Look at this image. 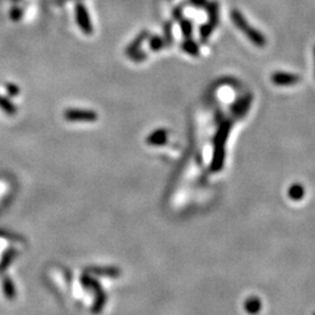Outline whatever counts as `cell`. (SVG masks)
I'll return each mask as SVG.
<instances>
[{"label": "cell", "mask_w": 315, "mask_h": 315, "mask_svg": "<svg viewBox=\"0 0 315 315\" xmlns=\"http://www.w3.org/2000/svg\"><path fill=\"white\" fill-rule=\"evenodd\" d=\"M231 20L234 22V25L241 31L243 34L247 36L249 40L252 42L254 46L257 47H265L266 46V38L265 35H263L258 29L253 28L250 26V23L248 22V20L245 19L243 14L241 13L238 10L231 11Z\"/></svg>", "instance_id": "cell-1"}, {"label": "cell", "mask_w": 315, "mask_h": 315, "mask_svg": "<svg viewBox=\"0 0 315 315\" xmlns=\"http://www.w3.org/2000/svg\"><path fill=\"white\" fill-rule=\"evenodd\" d=\"M75 17H76V22L81 31L86 35H91L93 33L91 18L89 16L88 8L82 2H78L75 6Z\"/></svg>", "instance_id": "cell-2"}, {"label": "cell", "mask_w": 315, "mask_h": 315, "mask_svg": "<svg viewBox=\"0 0 315 315\" xmlns=\"http://www.w3.org/2000/svg\"><path fill=\"white\" fill-rule=\"evenodd\" d=\"M65 119L69 122H96L98 114L91 110H82V109H68L63 113Z\"/></svg>", "instance_id": "cell-3"}, {"label": "cell", "mask_w": 315, "mask_h": 315, "mask_svg": "<svg viewBox=\"0 0 315 315\" xmlns=\"http://www.w3.org/2000/svg\"><path fill=\"white\" fill-rule=\"evenodd\" d=\"M272 83L275 86L285 87V86H294L300 82V76L295 74H290V72L277 71L271 75Z\"/></svg>", "instance_id": "cell-4"}, {"label": "cell", "mask_w": 315, "mask_h": 315, "mask_svg": "<svg viewBox=\"0 0 315 315\" xmlns=\"http://www.w3.org/2000/svg\"><path fill=\"white\" fill-rule=\"evenodd\" d=\"M251 101H252V99H251V96H244L242 97L239 101L236 102L231 108V110L234 112L235 116L242 117L244 113H247V111L249 110L250 108Z\"/></svg>", "instance_id": "cell-5"}, {"label": "cell", "mask_w": 315, "mask_h": 315, "mask_svg": "<svg viewBox=\"0 0 315 315\" xmlns=\"http://www.w3.org/2000/svg\"><path fill=\"white\" fill-rule=\"evenodd\" d=\"M147 36H148V32L147 31L140 32V34H139L137 38H135V40L131 42V45H130V46L126 48V54H127V55L131 57L133 54L137 53L138 50H140V46L142 45V42L146 40Z\"/></svg>", "instance_id": "cell-6"}, {"label": "cell", "mask_w": 315, "mask_h": 315, "mask_svg": "<svg viewBox=\"0 0 315 315\" xmlns=\"http://www.w3.org/2000/svg\"><path fill=\"white\" fill-rule=\"evenodd\" d=\"M208 13H209V23L215 25L217 23V20H219V4L216 2H211V4H208Z\"/></svg>", "instance_id": "cell-7"}, {"label": "cell", "mask_w": 315, "mask_h": 315, "mask_svg": "<svg viewBox=\"0 0 315 315\" xmlns=\"http://www.w3.org/2000/svg\"><path fill=\"white\" fill-rule=\"evenodd\" d=\"M182 47H183L184 51H186V53L190 54V55L198 56L200 54V48H199L198 45H196L195 42L192 41V40H188V39H187V40L184 41V44H183Z\"/></svg>", "instance_id": "cell-8"}, {"label": "cell", "mask_w": 315, "mask_h": 315, "mask_svg": "<svg viewBox=\"0 0 315 315\" xmlns=\"http://www.w3.org/2000/svg\"><path fill=\"white\" fill-rule=\"evenodd\" d=\"M2 289H4V293L6 295V298L8 299H12L14 296V287H13V283L8 279V278H6L2 281Z\"/></svg>", "instance_id": "cell-9"}, {"label": "cell", "mask_w": 315, "mask_h": 315, "mask_svg": "<svg viewBox=\"0 0 315 315\" xmlns=\"http://www.w3.org/2000/svg\"><path fill=\"white\" fill-rule=\"evenodd\" d=\"M166 139V131L165 130H158L157 132H154L153 135H150V141L154 142V144H160L163 142Z\"/></svg>", "instance_id": "cell-10"}, {"label": "cell", "mask_w": 315, "mask_h": 315, "mask_svg": "<svg viewBox=\"0 0 315 315\" xmlns=\"http://www.w3.org/2000/svg\"><path fill=\"white\" fill-rule=\"evenodd\" d=\"M181 29H182V33L186 39L192 38V32H193V25L192 22L188 20H181Z\"/></svg>", "instance_id": "cell-11"}, {"label": "cell", "mask_w": 315, "mask_h": 315, "mask_svg": "<svg viewBox=\"0 0 315 315\" xmlns=\"http://www.w3.org/2000/svg\"><path fill=\"white\" fill-rule=\"evenodd\" d=\"M165 46V42L160 36H153L152 39H151V42H150V47L152 48L153 50H159L161 49V48Z\"/></svg>", "instance_id": "cell-12"}, {"label": "cell", "mask_w": 315, "mask_h": 315, "mask_svg": "<svg viewBox=\"0 0 315 315\" xmlns=\"http://www.w3.org/2000/svg\"><path fill=\"white\" fill-rule=\"evenodd\" d=\"M213 29H214V26L210 25L209 22L202 26L201 27V38H202V40H207L209 36H210L211 32H213Z\"/></svg>", "instance_id": "cell-13"}, {"label": "cell", "mask_w": 315, "mask_h": 315, "mask_svg": "<svg viewBox=\"0 0 315 315\" xmlns=\"http://www.w3.org/2000/svg\"><path fill=\"white\" fill-rule=\"evenodd\" d=\"M195 6H204L207 5V0H190Z\"/></svg>", "instance_id": "cell-14"}, {"label": "cell", "mask_w": 315, "mask_h": 315, "mask_svg": "<svg viewBox=\"0 0 315 315\" xmlns=\"http://www.w3.org/2000/svg\"><path fill=\"white\" fill-rule=\"evenodd\" d=\"M66 1H69V0H57V2H60V4H62V2H66Z\"/></svg>", "instance_id": "cell-15"}, {"label": "cell", "mask_w": 315, "mask_h": 315, "mask_svg": "<svg viewBox=\"0 0 315 315\" xmlns=\"http://www.w3.org/2000/svg\"><path fill=\"white\" fill-rule=\"evenodd\" d=\"M314 61H315V47H314Z\"/></svg>", "instance_id": "cell-16"}]
</instances>
